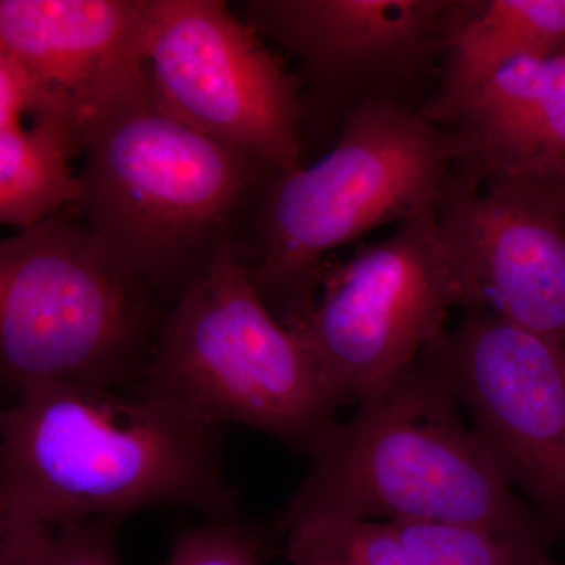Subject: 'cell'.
<instances>
[{
	"mask_svg": "<svg viewBox=\"0 0 565 565\" xmlns=\"http://www.w3.org/2000/svg\"><path fill=\"white\" fill-rule=\"evenodd\" d=\"M0 565L58 527L152 505L234 519L218 429L147 394L43 385L0 416Z\"/></svg>",
	"mask_w": 565,
	"mask_h": 565,
	"instance_id": "6da1fadb",
	"label": "cell"
},
{
	"mask_svg": "<svg viewBox=\"0 0 565 565\" xmlns=\"http://www.w3.org/2000/svg\"><path fill=\"white\" fill-rule=\"evenodd\" d=\"M79 210L104 250L167 307L252 237L278 170L169 114L148 71L84 126Z\"/></svg>",
	"mask_w": 565,
	"mask_h": 565,
	"instance_id": "7a4b0ae2",
	"label": "cell"
},
{
	"mask_svg": "<svg viewBox=\"0 0 565 565\" xmlns=\"http://www.w3.org/2000/svg\"><path fill=\"white\" fill-rule=\"evenodd\" d=\"M429 352L311 446L281 526L307 520H424L550 550L556 531L512 489L462 422Z\"/></svg>",
	"mask_w": 565,
	"mask_h": 565,
	"instance_id": "3957f363",
	"label": "cell"
},
{
	"mask_svg": "<svg viewBox=\"0 0 565 565\" xmlns=\"http://www.w3.org/2000/svg\"><path fill=\"white\" fill-rule=\"evenodd\" d=\"M451 134L419 111L366 103L321 159L270 178L253 223L252 282L274 318L303 326L327 256L382 225L434 210L455 173Z\"/></svg>",
	"mask_w": 565,
	"mask_h": 565,
	"instance_id": "277c9868",
	"label": "cell"
},
{
	"mask_svg": "<svg viewBox=\"0 0 565 565\" xmlns=\"http://www.w3.org/2000/svg\"><path fill=\"white\" fill-rule=\"evenodd\" d=\"M169 311L74 204L0 243V375L17 397L43 385L132 388Z\"/></svg>",
	"mask_w": 565,
	"mask_h": 565,
	"instance_id": "5b68a950",
	"label": "cell"
},
{
	"mask_svg": "<svg viewBox=\"0 0 565 565\" xmlns=\"http://www.w3.org/2000/svg\"><path fill=\"white\" fill-rule=\"evenodd\" d=\"M129 390L203 426L243 424L307 452L337 423L302 337L267 310L233 248L170 308Z\"/></svg>",
	"mask_w": 565,
	"mask_h": 565,
	"instance_id": "8992f818",
	"label": "cell"
},
{
	"mask_svg": "<svg viewBox=\"0 0 565 565\" xmlns=\"http://www.w3.org/2000/svg\"><path fill=\"white\" fill-rule=\"evenodd\" d=\"M467 0H248L239 11L263 40L296 58L308 137H340L366 103L419 111L437 87ZM435 92V90H434Z\"/></svg>",
	"mask_w": 565,
	"mask_h": 565,
	"instance_id": "52a82bcc",
	"label": "cell"
},
{
	"mask_svg": "<svg viewBox=\"0 0 565 565\" xmlns=\"http://www.w3.org/2000/svg\"><path fill=\"white\" fill-rule=\"evenodd\" d=\"M319 291L297 332L338 407L384 392L444 337L449 311L467 308L435 207L327 270Z\"/></svg>",
	"mask_w": 565,
	"mask_h": 565,
	"instance_id": "ba28073f",
	"label": "cell"
},
{
	"mask_svg": "<svg viewBox=\"0 0 565 565\" xmlns=\"http://www.w3.org/2000/svg\"><path fill=\"white\" fill-rule=\"evenodd\" d=\"M147 71L163 109L269 163L302 167V85L222 0H150Z\"/></svg>",
	"mask_w": 565,
	"mask_h": 565,
	"instance_id": "9c48e42d",
	"label": "cell"
},
{
	"mask_svg": "<svg viewBox=\"0 0 565 565\" xmlns=\"http://www.w3.org/2000/svg\"><path fill=\"white\" fill-rule=\"evenodd\" d=\"M516 493L565 542V349L484 308L426 349Z\"/></svg>",
	"mask_w": 565,
	"mask_h": 565,
	"instance_id": "30bf717a",
	"label": "cell"
},
{
	"mask_svg": "<svg viewBox=\"0 0 565 565\" xmlns=\"http://www.w3.org/2000/svg\"><path fill=\"white\" fill-rule=\"evenodd\" d=\"M435 222L467 308L565 349V212L555 192L481 191L452 173Z\"/></svg>",
	"mask_w": 565,
	"mask_h": 565,
	"instance_id": "8fae6325",
	"label": "cell"
},
{
	"mask_svg": "<svg viewBox=\"0 0 565 565\" xmlns=\"http://www.w3.org/2000/svg\"><path fill=\"white\" fill-rule=\"evenodd\" d=\"M150 0H0V54L31 84L35 117L73 132L147 71Z\"/></svg>",
	"mask_w": 565,
	"mask_h": 565,
	"instance_id": "7c38bea8",
	"label": "cell"
},
{
	"mask_svg": "<svg viewBox=\"0 0 565 565\" xmlns=\"http://www.w3.org/2000/svg\"><path fill=\"white\" fill-rule=\"evenodd\" d=\"M481 191L565 189V55L498 70L438 120Z\"/></svg>",
	"mask_w": 565,
	"mask_h": 565,
	"instance_id": "4fadbf2b",
	"label": "cell"
},
{
	"mask_svg": "<svg viewBox=\"0 0 565 565\" xmlns=\"http://www.w3.org/2000/svg\"><path fill=\"white\" fill-rule=\"evenodd\" d=\"M292 565H555L550 550L424 520L319 519L286 530Z\"/></svg>",
	"mask_w": 565,
	"mask_h": 565,
	"instance_id": "5bb4252c",
	"label": "cell"
},
{
	"mask_svg": "<svg viewBox=\"0 0 565 565\" xmlns=\"http://www.w3.org/2000/svg\"><path fill=\"white\" fill-rule=\"evenodd\" d=\"M557 55H565V0H467L419 115L437 125L509 63Z\"/></svg>",
	"mask_w": 565,
	"mask_h": 565,
	"instance_id": "9a60e30c",
	"label": "cell"
},
{
	"mask_svg": "<svg viewBox=\"0 0 565 565\" xmlns=\"http://www.w3.org/2000/svg\"><path fill=\"white\" fill-rule=\"evenodd\" d=\"M0 128V222L25 230L79 202V174L70 156L79 152L73 132L52 117Z\"/></svg>",
	"mask_w": 565,
	"mask_h": 565,
	"instance_id": "2e32d148",
	"label": "cell"
},
{
	"mask_svg": "<svg viewBox=\"0 0 565 565\" xmlns=\"http://www.w3.org/2000/svg\"><path fill=\"white\" fill-rule=\"evenodd\" d=\"M120 520H92L58 527L41 537L13 565H120Z\"/></svg>",
	"mask_w": 565,
	"mask_h": 565,
	"instance_id": "e0dca14e",
	"label": "cell"
},
{
	"mask_svg": "<svg viewBox=\"0 0 565 565\" xmlns=\"http://www.w3.org/2000/svg\"><path fill=\"white\" fill-rule=\"evenodd\" d=\"M262 561L259 534L225 519L185 531L170 550L167 565H262Z\"/></svg>",
	"mask_w": 565,
	"mask_h": 565,
	"instance_id": "ac0fdd59",
	"label": "cell"
},
{
	"mask_svg": "<svg viewBox=\"0 0 565 565\" xmlns=\"http://www.w3.org/2000/svg\"><path fill=\"white\" fill-rule=\"evenodd\" d=\"M33 110L35 102L28 77L17 63L0 54V128L22 122V117Z\"/></svg>",
	"mask_w": 565,
	"mask_h": 565,
	"instance_id": "d6986e66",
	"label": "cell"
},
{
	"mask_svg": "<svg viewBox=\"0 0 565 565\" xmlns=\"http://www.w3.org/2000/svg\"><path fill=\"white\" fill-rule=\"evenodd\" d=\"M556 200H557V203L561 204V207H563V210L565 212V189H563V191H556Z\"/></svg>",
	"mask_w": 565,
	"mask_h": 565,
	"instance_id": "ffe728a7",
	"label": "cell"
}]
</instances>
